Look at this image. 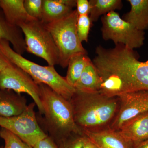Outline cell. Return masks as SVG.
<instances>
[{"label": "cell", "instance_id": "d4e9b609", "mask_svg": "<svg viewBox=\"0 0 148 148\" xmlns=\"http://www.w3.org/2000/svg\"><path fill=\"white\" fill-rule=\"evenodd\" d=\"M76 10L79 15H89L90 10L89 1L87 0H76Z\"/></svg>", "mask_w": 148, "mask_h": 148}, {"label": "cell", "instance_id": "277c9868", "mask_svg": "<svg viewBox=\"0 0 148 148\" xmlns=\"http://www.w3.org/2000/svg\"><path fill=\"white\" fill-rule=\"evenodd\" d=\"M0 49L12 63L27 72L37 83L47 85L58 95L71 100L75 89L57 73L54 66H42L29 61L14 51L5 40H0Z\"/></svg>", "mask_w": 148, "mask_h": 148}, {"label": "cell", "instance_id": "ba28073f", "mask_svg": "<svg viewBox=\"0 0 148 148\" xmlns=\"http://www.w3.org/2000/svg\"><path fill=\"white\" fill-rule=\"evenodd\" d=\"M36 106L35 103H30L19 115L10 117L0 116V127L13 133L33 147L48 136L39 124L34 111Z\"/></svg>", "mask_w": 148, "mask_h": 148}, {"label": "cell", "instance_id": "e0dca14e", "mask_svg": "<svg viewBox=\"0 0 148 148\" xmlns=\"http://www.w3.org/2000/svg\"><path fill=\"white\" fill-rule=\"evenodd\" d=\"M131 6L129 12L123 19L140 31L148 29V0H128Z\"/></svg>", "mask_w": 148, "mask_h": 148}, {"label": "cell", "instance_id": "2e32d148", "mask_svg": "<svg viewBox=\"0 0 148 148\" xmlns=\"http://www.w3.org/2000/svg\"><path fill=\"white\" fill-rule=\"evenodd\" d=\"M24 0H0V9L8 21L12 26L20 25L34 20L27 13L24 5Z\"/></svg>", "mask_w": 148, "mask_h": 148}, {"label": "cell", "instance_id": "4316f807", "mask_svg": "<svg viewBox=\"0 0 148 148\" xmlns=\"http://www.w3.org/2000/svg\"><path fill=\"white\" fill-rule=\"evenodd\" d=\"M12 64L0 49V72L5 70Z\"/></svg>", "mask_w": 148, "mask_h": 148}, {"label": "cell", "instance_id": "ffe728a7", "mask_svg": "<svg viewBox=\"0 0 148 148\" xmlns=\"http://www.w3.org/2000/svg\"><path fill=\"white\" fill-rule=\"evenodd\" d=\"M89 2L90 6L89 16L92 23L98 21L101 15L121 9L123 6L121 0H90Z\"/></svg>", "mask_w": 148, "mask_h": 148}, {"label": "cell", "instance_id": "9c48e42d", "mask_svg": "<svg viewBox=\"0 0 148 148\" xmlns=\"http://www.w3.org/2000/svg\"><path fill=\"white\" fill-rule=\"evenodd\" d=\"M0 89L12 90L18 94L27 93L34 100L40 114L43 115L38 84L18 66L12 63L0 72Z\"/></svg>", "mask_w": 148, "mask_h": 148}, {"label": "cell", "instance_id": "7c38bea8", "mask_svg": "<svg viewBox=\"0 0 148 148\" xmlns=\"http://www.w3.org/2000/svg\"><path fill=\"white\" fill-rule=\"evenodd\" d=\"M76 0H43L42 18L44 24L61 20L72 13Z\"/></svg>", "mask_w": 148, "mask_h": 148}, {"label": "cell", "instance_id": "6da1fadb", "mask_svg": "<svg viewBox=\"0 0 148 148\" xmlns=\"http://www.w3.org/2000/svg\"><path fill=\"white\" fill-rule=\"evenodd\" d=\"M92 60L101 78L100 92L109 97L148 90V60H138L133 49L122 44L113 48L98 46Z\"/></svg>", "mask_w": 148, "mask_h": 148}, {"label": "cell", "instance_id": "9a60e30c", "mask_svg": "<svg viewBox=\"0 0 148 148\" xmlns=\"http://www.w3.org/2000/svg\"><path fill=\"white\" fill-rule=\"evenodd\" d=\"M23 34L20 28L12 26L8 21L0 9V40L8 41L12 45L13 50L22 55L27 51Z\"/></svg>", "mask_w": 148, "mask_h": 148}, {"label": "cell", "instance_id": "52a82bcc", "mask_svg": "<svg viewBox=\"0 0 148 148\" xmlns=\"http://www.w3.org/2000/svg\"><path fill=\"white\" fill-rule=\"evenodd\" d=\"M102 37L105 40H112L115 44H122L131 49L138 48L144 44L145 33L121 18L119 14L112 11L101 18Z\"/></svg>", "mask_w": 148, "mask_h": 148}, {"label": "cell", "instance_id": "7402d4cb", "mask_svg": "<svg viewBox=\"0 0 148 148\" xmlns=\"http://www.w3.org/2000/svg\"><path fill=\"white\" fill-rule=\"evenodd\" d=\"M92 23L89 15H79L77 21V30L78 36L82 42L88 41Z\"/></svg>", "mask_w": 148, "mask_h": 148}, {"label": "cell", "instance_id": "44dd1931", "mask_svg": "<svg viewBox=\"0 0 148 148\" xmlns=\"http://www.w3.org/2000/svg\"><path fill=\"white\" fill-rule=\"evenodd\" d=\"M0 137L5 142L3 148H34L4 128L0 130Z\"/></svg>", "mask_w": 148, "mask_h": 148}, {"label": "cell", "instance_id": "7a4b0ae2", "mask_svg": "<svg viewBox=\"0 0 148 148\" xmlns=\"http://www.w3.org/2000/svg\"><path fill=\"white\" fill-rule=\"evenodd\" d=\"M70 101L75 123L82 131L91 132L110 128L119 105L117 97L76 90Z\"/></svg>", "mask_w": 148, "mask_h": 148}, {"label": "cell", "instance_id": "484cf974", "mask_svg": "<svg viewBox=\"0 0 148 148\" xmlns=\"http://www.w3.org/2000/svg\"><path fill=\"white\" fill-rule=\"evenodd\" d=\"M34 148H58L55 142L50 137H47L38 142Z\"/></svg>", "mask_w": 148, "mask_h": 148}, {"label": "cell", "instance_id": "8992f818", "mask_svg": "<svg viewBox=\"0 0 148 148\" xmlns=\"http://www.w3.org/2000/svg\"><path fill=\"white\" fill-rule=\"evenodd\" d=\"M19 28L24 35L27 51L44 59L49 66L59 65V51L44 24L34 19L21 24Z\"/></svg>", "mask_w": 148, "mask_h": 148}, {"label": "cell", "instance_id": "4fadbf2b", "mask_svg": "<svg viewBox=\"0 0 148 148\" xmlns=\"http://www.w3.org/2000/svg\"><path fill=\"white\" fill-rule=\"evenodd\" d=\"M127 141L133 144L148 139V111L130 120L119 130Z\"/></svg>", "mask_w": 148, "mask_h": 148}, {"label": "cell", "instance_id": "83f0119b", "mask_svg": "<svg viewBox=\"0 0 148 148\" xmlns=\"http://www.w3.org/2000/svg\"><path fill=\"white\" fill-rule=\"evenodd\" d=\"M83 148H98V147L88 137L84 134Z\"/></svg>", "mask_w": 148, "mask_h": 148}, {"label": "cell", "instance_id": "5bb4252c", "mask_svg": "<svg viewBox=\"0 0 148 148\" xmlns=\"http://www.w3.org/2000/svg\"><path fill=\"white\" fill-rule=\"evenodd\" d=\"M27 106L24 96L12 90L0 89V116L10 117L19 115Z\"/></svg>", "mask_w": 148, "mask_h": 148}, {"label": "cell", "instance_id": "cb8c5ba5", "mask_svg": "<svg viewBox=\"0 0 148 148\" xmlns=\"http://www.w3.org/2000/svg\"><path fill=\"white\" fill-rule=\"evenodd\" d=\"M83 138L84 134H72L56 144L58 148H83Z\"/></svg>", "mask_w": 148, "mask_h": 148}, {"label": "cell", "instance_id": "5b68a950", "mask_svg": "<svg viewBox=\"0 0 148 148\" xmlns=\"http://www.w3.org/2000/svg\"><path fill=\"white\" fill-rule=\"evenodd\" d=\"M78 16L77 12L75 10L69 16L61 20L45 24L59 51V65L63 68L68 67L69 60L74 56L87 54L77 33Z\"/></svg>", "mask_w": 148, "mask_h": 148}, {"label": "cell", "instance_id": "603a6c76", "mask_svg": "<svg viewBox=\"0 0 148 148\" xmlns=\"http://www.w3.org/2000/svg\"><path fill=\"white\" fill-rule=\"evenodd\" d=\"M43 0H24V5L27 13L34 19L41 21L42 18Z\"/></svg>", "mask_w": 148, "mask_h": 148}, {"label": "cell", "instance_id": "ac0fdd59", "mask_svg": "<svg viewBox=\"0 0 148 148\" xmlns=\"http://www.w3.org/2000/svg\"><path fill=\"white\" fill-rule=\"evenodd\" d=\"M101 85V78L91 60L85 68L74 88L80 92H98L100 91Z\"/></svg>", "mask_w": 148, "mask_h": 148}, {"label": "cell", "instance_id": "d6986e66", "mask_svg": "<svg viewBox=\"0 0 148 148\" xmlns=\"http://www.w3.org/2000/svg\"><path fill=\"white\" fill-rule=\"evenodd\" d=\"M91 59L87 54L81 53L74 56L69 60L66 79L74 88L84 70Z\"/></svg>", "mask_w": 148, "mask_h": 148}, {"label": "cell", "instance_id": "f1b7e54d", "mask_svg": "<svg viewBox=\"0 0 148 148\" xmlns=\"http://www.w3.org/2000/svg\"><path fill=\"white\" fill-rule=\"evenodd\" d=\"M134 148H148V139L140 143L134 144Z\"/></svg>", "mask_w": 148, "mask_h": 148}, {"label": "cell", "instance_id": "3957f363", "mask_svg": "<svg viewBox=\"0 0 148 148\" xmlns=\"http://www.w3.org/2000/svg\"><path fill=\"white\" fill-rule=\"evenodd\" d=\"M44 110L42 121L48 136L56 143L72 134H84L74 120L70 101L43 84H38Z\"/></svg>", "mask_w": 148, "mask_h": 148}, {"label": "cell", "instance_id": "30bf717a", "mask_svg": "<svg viewBox=\"0 0 148 148\" xmlns=\"http://www.w3.org/2000/svg\"><path fill=\"white\" fill-rule=\"evenodd\" d=\"M117 97L119 108L110 127L116 131L130 120L148 111V90L125 92Z\"/></svg>", "mask_w": 148, "mask_h": 148}, {"label": "cell", "instance_id": "f546056e", "mask_svg": "<svg viewBox=\"0 0 148 148\" xmlns=\"http://www.w3.org/2000/svg\"><path fill=\"white\" fill-rule=\"evenodd\" d=\"M1 148H3V147H1Z\"/></svg>", "mask_w": 148, "mask_h": 148}, {"label": "cell", "instance_id": "8fae6325", "mask_svg": "<svg viewBox=\"0 0 148 148\" xmlns=\"http://www.w3.org/2000/svg\"><path fill=\"white\" fill-rule=\"evenodd\" d=\"M83 132L98 148H134V144L125 139L118 131L110 128L96 132Z\"/></svg>", "mask_w": 148, "mask_h": 148}]
</instances>
